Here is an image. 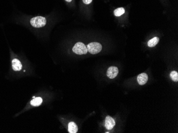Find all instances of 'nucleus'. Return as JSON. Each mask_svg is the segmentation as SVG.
Segmentation results:
<instances>
[{
  "label": "nucleus",
  "instance_id": "obj_10",
  "mask_svg": "<svg viewBox=\"0 0 178 133\" xmlns=\"http://www.w3.org/2000/svg\"><path fill=\"white\" fill-rule=\"evenodd\" d=\"M159 39L158 37H154L152 39L150 40L148 42V45L150 47H153L156 45L159 42Z\"/></svg>",
  "mask_w": 178,
  "mask_h": 133
},
{
  "label": "nucleus",
  "instance_id": "obj_11",
  "mask_svg": "<svg viewBox=\"0 0 178 133\" xmlns=\"http://www.w3.org/2000/svg\"><path fill=\"white\" fill-rule=\"evenodd\" d=\"M114 15L116 17H120L125 13V10L123 8H120L118 9H115L114 11Z\"/></svg>",
  "mask_w": 178,
  "mask_h": 133
},
{
  "label": "nucleus",
  "instance_id": "obj_12",
  "mask_svg": "<svg viewBox=\"0 0 178 133\" xmlns=\"http://www.w3.org/2000/svg\"><path fill=\"white\" fill-rule=\"evenodd\" d=\"M170 77L173 81L177 82L178 81V73L176 71H172L170 73Z\"/></svg>",
  "mask_w": 178,
  "mask_h": 133
},
{
  "label": "nucleus",
  "instance_id": "obj_1",
  "mask_svg": "<svg viewBox=\"0 0 178 133\" xmlns=\"http://www.w3.org/2000/svg\"><path fill=\"white\" fill-rule=\"evenodd\" d=\"M30 23L34 28H42L46 25V18L38 16L33 18L30 21Z\"/></svg>",
  "mask_w": 178,
  "mask_h": 133
},
{
  "label": "nucleus",
  "instance_id": "obj_3",
  "mask_svg": "<svg viewBox=\"0 0 178 133\" xmlns=\"http://www.w3.org/2000/svg\"><path fill=\"white\" fill-rule=\"evenodd\" d=\"M73 51L78 55H83L88 53V50L83 43L78 42L75 44V45L73 47Z\"/></svg>",
  "mask_w": 178,
  "mask_h": 133
},
{
  "label": "nucleus",
  "instance_id": "obj_9",
  "mask_svg": "<svg viewBox=\"0 0 178 133\" xmlns=\"http://www.w3.org/2000/svg\"><path fill=\"white\" fill-rule=\"evenodd\" d=\"M42 101H43V100L41 98L38 97L36 98H34L32 100V101H31V105L33 106H35V107L39 106L42 104Z\"/></svg>",
  "mask_w": 178,
  "mask_h": 133
},
{
  "label": "nucleus",
  "instance_id": "obj_4",
  "mask_svg": "<svg viewBox=\"0 0 178 133\" xmlns=\"http://www.w3.org/2000/svg\"><path fill=\"white\" fill-rule=\"evenodd\" d=\"M118 73V70L117 67L111 66L110 67L107 72V75L110 79H114L117 77Z\"/></svg>",
  "mask_w": 178,
  "mask_h": 133
},
{
  "label": "nucleus",
  "instance_id": "obj_13",
  "mask_svg": "<svg viewBox=\"0 0 178 133\" xmlns=\"http://www.w3.org/2000/svg\"><path fill=\"white\" fill-rule=\"evenodd\" d=\"M92 0H83V2L85 4H89L92 2Z\"/></svg>",
  "mask_w": 178,
  "mask_h": 133
},
{
  "label": "nucleus",
  "instance_id": "obj_2",
  "mask_svg": "<svg viewBox=\"0 0 178 133\" xmlns=\"http://www.w3.org/2000/svg\"><path fill=\"white\" fill-rule=\"evenodd\" d=\"M87 50L90 53L92 54H98L102 50V46L100 43H91L89 44L87 46Z\"/></svg>",
  "mask_w": 178,
  "mask_h": 133
},
{
  "label": "nucleus",
  "instance_id": "obj_5",
  "mask_svg": "<svg viewBox=\"0 0 178 133\" xmlns=\"http://www.w3.org/2000/svg\"><path fill=\"white\" fill-rule=\"evenodd\" d=\"M115 125L114 119L110 116H107L105 120V127L107 129L111 130Z\"/></svg>",
  "mask_w": 178,
  "mask_h": 133
},
{
  "label": "nucleus",
  "instance_id": "obj_6",
  "mask_svg": "<svg viewBox=\"0 0 178 133\" xmlns=\"http://www.w3.org/2000/svg\"><path fill=\"white\" fill-rule=\"evenodd\" d=\"M12 66L15 71H19L22 69L23 66L20 61L17 58H14L12 61Z\"/></svg>",
  "mask_w": 178,
  "mask_h": 133
},
{
  "label": "nucleus",
  "instance_id": "obj_14",
  "mask_svg": "<svg viewBox=\"0 0 178 133\" xmlns=\"http://www.w3.org/2000/svg\"><path fill=\"white\" fill-rule=\"evenodd\" d=\"M65 1H66V2H70L72 0H65Z\"/></svg>",
  "mask_w": 178,
  "mask_h": 133
},
{
  "label": "nucleus",
  "instance_id": "obj_8",
  "mask_svg": "<svg viewBox=\"0 0 178 133\" xmlns=\"http://www.w3.org/2000/svg\"><path fill=\"white\" fill-rule=\"evenodd\" d=\"M78 126L74 122H70L68 124V132L70 133H76L78 132Z\"/></svg>",
  "mask_w": 178,
  "mask_h": 133
},
{
  "label": "nucleus",
  "instance_id": "obj_7",
  "mask_svg": "<svg viewBox=\"0 0 178 133\" xmlns=\"http://www.w3.org/2000/svg\"><path fill=\"white\" fill-rule=\"evenodd\" d=\"M148 79V75L146 73H145L139 74L137 77L138 83L141 85L145 84L147 82Z\"/></svg>",
  "mask_w": 178,
  "mask_h": 133
}]
</instances>
